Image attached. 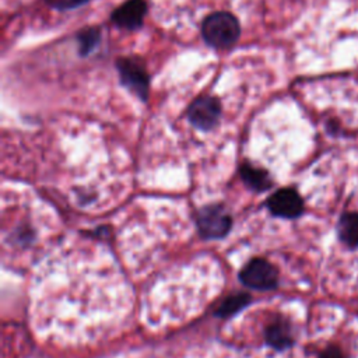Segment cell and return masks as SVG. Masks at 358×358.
Here are the masks:
<instances>
[{
    "mask_svg": "<svg viewBox=\"0 0 358 358\" xmlns=\"http://www.w3.org/2000/svg\"><path fill=\"white\" fill-rule=\"evenodd\" d=\"M319 358H345V355L337 345H329L320 352Z\"/></svg>",
    "mask_w": 358,
    "mask_h": 358,
    "instance_id": "14",
    "label": "cell"
},
{
    "mask_svg": "<svg viewBox=\"0 0 358 358\" xmlns=\"http://www.w3.org/2000/svg\"><path fill=\"white\" fill-rule=\"evenodd\" d=\"M78 41H80V50L83 55H85L96 46V43L99 41V31L95 28L85 29L80 34Z\"/></svg>",
    "mask_w": 358,
    "mask_h": 358,
    "instance_id": "12",
    "label": "cell"
},
{
    "mask_svg": "<svg viewBox=\"0 0 358 358\" xmlns=\"http://www.w3.org/2000/svg\"><path fill=\"white\" fill-rule=\"evenodd\" d=\"M50 7L57 10H69L76 8L78 6L85 4L88 0H45Z\"/></svg>",
    "mask_w": 358,
    "mask_h": 358,
    "instance_id": "13",
    "label": "cell"
},
{
    "mask_svg": "<svg viewBox=\"0 0 358 358\" xmlns=\"http://www.w3.org/2000/svg\"><path fill=\"white\" fill-rule=\"evenodd\" d=\"M239 280L249 288L268 291L277 287L278 273L270 262L256 257L246 263V266L241 270Z\"/></svg>",
    "mask_w": 358,
    "mask_h": 358,
    "instance_id": "2",
    "label": "cell"
},
{
    "mask_svg": "<svg viewBox=\"0 0 358 358\" xmlns=\"http://www.w3.org/2000/svg\"><path fill=\"white\" fill-rule=\"evenodd\" d=\"M264 337L267 344L278 351L289 348L294 343L291 326L284 319H277L271 324H268L264 331Z\"/></svg>",
    "mask_w": 358,
    "mask_h": 358,
    "instance_id": "8",
    "label": "cell"
},
{
    "mask_svg": "<svg viewBox=\"0 0 358 358\" xmlns=\"http://www.w3.org/2000/svg\"><path fill=\"white\" fill-rule=\"evenodd\" d=\"M117 70L122 78V83L131 90L138 98L143 101L147 99V92H148V76L145 70L137 64L133 60H119L117 62Z\"/></svg>",
    "mask_w": 358,
    "mask_h": 358,
    "instance_id": "6",
    "label": "cell"
},
{
    "mask_svg": "<svg viewBox=\"0 0 358 358\" xmlns=\"http://www.w3.org/2000/svg\"><path fill=\"white\" fill-rule=\"evenodd\" d=\"M147 11L144 0H127L112 14V21L124 29H136L143 24Z\"/></svg>",
    "mask_w": 358,
    "mask_h": 358,
    "instance_id": "7",
    "label": "cell"
},
{
    "mask_svg": "<svg viewBox=\"0 0 358 358\" xmlns=\"http://www.w3.org/2000/svg\"><path fill=\"white\" fill-rule=\"evenodd\" d=\"M187 116L194 127L207 131L218 123L221 103L213 96H200L192 102Z\"/></svg>",
    "mask_w": 358,
    "mask_h": 358,
    "instance_id": "4",
    "label": "cell"
},
{
    "mask_svg": "<svg viewBox=\"0 0 358 358\" xmlns=\"http://www.w3.org/2000/svg\"><path fill=\"white\" fill-rule=\"evenodd\" d=\"M197 228L206 239L224 238L232 225L231 215L221 206H206L197 214Z\"/></svg>",
    "mask_w": 358,
    "mask_h": 358,
    "instance_id": "3",
    "label": "cell"
},
{
    "mask_svg": "<svg viewBox=\"0 0 358 358\" xmlns=\"http://www.w3.org/2000/svg\"><path fill=\"white\" fill-rule=\"evenodd\" d=\"M241 176L249 187H252L257 192L266 190L271 186V179H270L268 173L257 166L250 165V164H243L241 166Z\"/></svg>",
    "mask_w": 358,
    "mask_h": 358,
    "instance_id": "10",
    "label": "cell"
},
{
    "mask_svg": "<svg viewBox=\"0 0 358 358\" xmlns=\"http://www.w3.org/2000/svg\"><path fill=\"white\" fill-rule=\"evenodd\" d=\"M338 238L348 248L358 246V213H345L340 217Z\"/></svg>",
    "mask_w": 358,
    "mask_h": 358,
    "instance_id": "9",
    "label": "cell"
},
{
    "mask_svg": "<svg viewBox=\"0 0 358 358\" xmlns=\"http://www.w3.org/2000/svg\"><path fill=\"white\" fill-rule=\"evenodd\" d=\"M203 38L214 48L222 49L234 45L241 34L238 20L229 13H214L208 15L201 27Z\"/></svg>",
    "mask_w": 358,
    "mask_h": 358,
    "instance_id": "1",
    "label": "cell"
},
{
    "mask_svg": "<svg viewBox=\"0 0 358 358\" xmlns=\"http://www.w3.org/2000/svg\"><path fill=\"white\" fill-rule=\"evenodd\" d=\"M250 302V295L246 292H238L228 295L217 308L214 312L218 317H229L235 313H238L241 309H243Z\"/></svg>",
    "mask_w": 358,
    "mask_h": 358,
    "instance_id": "11",
    "label": "cell"
},
{
    "mask_svg": "<svg viewBox=\"0 0 358 358\" xmlns=\"http://www.w3.org/2000/svg\"><path fill=\"white\" fill-rule=\"evenodd\" d=\"M267 208L271 214L282 218H296L303 211V201L299 193L291 187L274 192L267 200Z\"/></svg>",
    "mask_w": 358,
    "mask_h": 358,
    "instance_id": "5",
    "label": "cell"
}]
</instances>
